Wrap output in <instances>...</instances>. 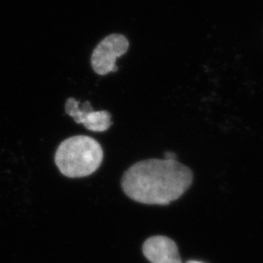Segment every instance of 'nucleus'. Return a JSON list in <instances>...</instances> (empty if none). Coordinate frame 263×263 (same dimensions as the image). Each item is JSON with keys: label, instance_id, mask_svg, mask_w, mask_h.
<instances>
[{"label": "nucleus", "instance_id": "7", "mask_svg": "<svg viewBox=\"0 0 263 263\" xmlns=\"http://www.w3.org/2000/svg\"><path fill=\"white\" fill-rule=\"evenodd\" d=\"M187 263H204V262H201V261H197V260H190V261H188Z\"/></svg>", "mask_w": 263, "mask_h": 263}, {"label": "nucleus", "instance_id": "5", "mask_svg": "<svg viewBox=\"0 0 263 263\" xmlns=\"http://www.w3.org/2000/svg\"><path fill=\"white\" fill-rule=\"evenodd\" d=\"M142 252L151 263H182L178 246L166 236L148 238L143 244Z\"/></svg>", "mask_w": 263, "mask_h": 263}, {"label": "nucleus", "instance_id": "4", "mask_svg": "<svg viewBox=\"0 0 263 263\" xmlns=\"http://www.w3.org/2000/svg\"><path fill=\"white\" fill-rule=\"evenodd\" d=\"M66 112L78 124H83L89 131L104 132L112 125L111 115L106 110L94 111L90 102L79 104L73 98L66 101Z\"/></svg>", "mask_w": 263, "mask_h": 263}, {"label": "nucleus", "instance_id": "2", "mask_svg": "<svg viewBox=\"0 0 263 263\" xmlns=\"http://www.w3.org/2000/svg\"><path fill=\"white\" fill-rule=\"evenodd\" d=\"M104 159L101 144L87 136H74L57 148L55 163L67 178H84L94 174Z\"/></svg>", "mask_w": 263, "mask_h": 263}, {"label": "nucleus", "instance_id": "1", "mask_svg": "<svg viewBox=\"0 0 263 263\" xmlns=\"http://www.w3.org/2000/svg\"><path fill=\"white\" fill-rule=\"evenodd\" d=\"M193 181L192 171L176 161L143 160L123 176V191L132 200L147 205H169L181 197Z\"/></svg>", "mask_w": 263, "mask_h": 263}, {"label": "nucleus", "instance_id": "6", "mask_svg": "<svg viewBox=\"0 0 263 263\" xmlns=\"http://www.w3.org/2000/svg\"><path fill=\"white\" fill-rule=\"evenodd\" d=\"M164 156H165L164 159L171 160V161H176L177 160V155L174 152H171V151L165 152Z\"/></svg>", "mask_w": 263, "mask_h": 263}, {"label": "nucleus", "instance_id": "3", "mask_svg": "<svg viewBox=\"0 0 263 263\" xmlns=\"http://www.w3.org/2000/svg\"><path fill=\"white\" fill-rule=\"evenodd\" d=\"M129 41L122 34H110L102 40L92 54L91 65L99 76L117 71L116 60L127 53Z\"/></svg>", "mask_w": 263, "mask_h": 263}]
</instances>
